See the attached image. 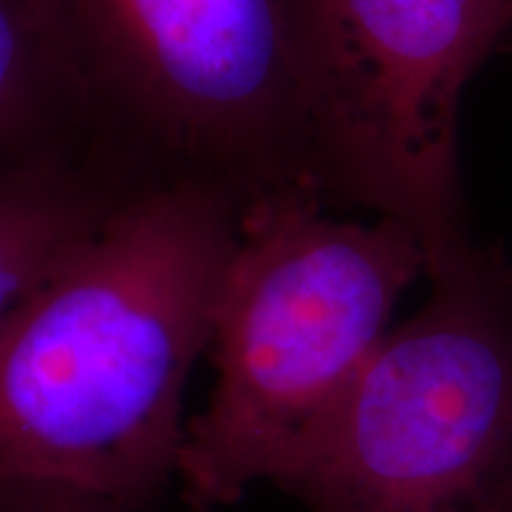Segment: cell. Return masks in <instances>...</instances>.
Wrapping results in <instances>:
<instances>
[{
	"label": "cell",
	"instance_id": "obj_1",
	"mask_svg": "<svg viewBox=\"0 0 512 512\" xmlns=\"http://www.w3.org/2000/svg\"><path fill=\"white\" fill-rule=\"evenodd\" d=\"M242 207L200 185L126 197L0 325V482L138 512L178 475Z\"/></svg>",
	"mask_w": 512,
	"mask_h": 512
},
{
	"label": "cell",
	"instance_id": "obj_2",
	"mask_svg": "<svg viewBox=\"0 0 512 512\" xmlns=\"http://www.w3.org/2000/svg\"><path fill=\"white\" fill-rule=\"evenodd\" d=\"M420 275L418 235L337 219L304 190L242 211L211 320L216 382L185 425L176 479L197 510L275 482L363 373Z\"/></svg>",
	"mask_w": 512,
	"mask_h": 512
},
{
	"label": "cell",
	"instance_id": "obj_3",
	"mask_svg": "<svg viewBox=\"0 0 512 512\" xmlns=\"http://www.w3.org/2000/svg\"><path fill=\"white\" fill-rule=\"evenodd\" d=\"M95 162L242 211L299 181L294 0H60ZM306 192V190H304Z\"/></svg>",
	"mask_w": 512,
	"mask_h": 512
},
{
	"label": "cell",
	"instance_id": "obj_4",
	"mask_svg": "<svg viewBox=\"0 0 512 512\" xmlns=\"http://www.w3.org/2000/svg\"><path fill=\"white\" fill-rule=\"evenodd\" d=\"M275 486L309 512H512V259L472 242Z\"/></svg>",
	"mask_w": 512,
	"mask_h": 512
},
{
	"label": "cell",
	"instance_id": "obj_5",
	"mask_svg": "<svg viewBox=\"0 0 512 512\" xmlns=\"http://www.w3.org/2000/svg\"><path fill=\"white\" fill-rule=\"evenodd\" d=\"M510 24L505 0H294L302 188L413 230L427 275L465 252L460 102Z\"/></svg>",
	"mask_w": 512,
	"mask_h": 512
},
{
	"label": "cell",
	"instance_id": "obj_6",
	"mask_svg": "<svg viewBox=\"0 0 512 512\" xmlns=\"http://www.w3.org/2000/svg\"><path fill=\"white\" fill-rule=\"evenodd\" d=\"M100 169L60 0H0V164Z\"/></svg>",
	"mask_w": 512,
	"mask_h": 512
},
{
	"label": "cell",
	"instance_id": "obj_7",
	"mask_svg": "<svg viewBox=\"0 0 512 512\" xmlns=\"http://www.w3.org/2000/svg\"><path fill=\"white\" fill-rule=\"evenodd\" d=\"M131 195L81 164H0V325Z\"/></svg>",
	"mask_w": 512,
	"mask_h": 512
},
{
	"label": "cell",
	"instance_id": "obj_8",
	"mask_svg": "<svg viewBox=\"0 0 512 512\" xmlns=\"http://www.w3.org/2000/svg\"><path fill=\"white\" fill-rule=\"evenodd\" d=\"M0 512H117L102 505L34 489V486L0 482Z\"/></svg>",
	"mask_w": 512,
	"mask_h": 512
},
{
	"label": "cell",
	"instance_id": "obj_9",
	"mask_svg": "<svg viewBox=\"0 0 512 512\" xmlns=\"http://www.w3.org/2000/svg\"><path fill=\"white\" fill-rule=\"evenodd\" d=\"M505 8H508V17H510V22H512V0H505Z\"/></svg>",
	"mask_w": 512,
	"mask_h": 512
}]
</instances>
